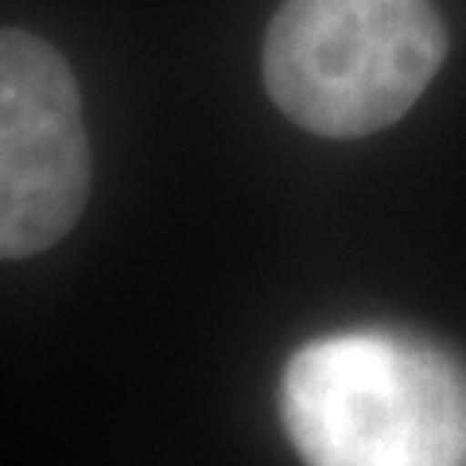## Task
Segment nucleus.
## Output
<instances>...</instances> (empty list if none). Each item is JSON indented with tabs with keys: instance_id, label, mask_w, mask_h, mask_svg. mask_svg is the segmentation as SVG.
<instances>
[{
	"instance_id": "1",
	"label": "nucleus",
	"mask_w": 466,
	"mask_h": 466,
	"mask_svg": "<svg viewBox=\"0 0 466 466\" xmlns=\"http://www.w3.org/2000/svg\"><path fill=\"white\" fill-rule=\"evenodd\" d=\"M280 416L308 466H466V377L404 334L346 330L296 350Z\"/></svg>"
},
{
	"instance_id": "2",
	"label": "nucleus",
	"mask_w": 466,
	"mask_h": 466,
	"mask_svg": "<svg viewBox=\"0 0 466 466\" xmlns=\"http://www.w3.org/2000/svg\"><path fill=\"white\" fill-rule=\"evenodd\" d=\"M443 55L431 0H284L265 35V86L299 128L354 140L397 125Z\"/></svg>"
},
{
	"instance_id": "3",
	"label": "nucleus",
	"mask_w": 466,
	"mask_h": 466,
	"mask_svg": "<svg viewBox=\"0 0 466 466\" xmlns=\"http://www.w3.org/2000/svg\"><path fill=\"white\" fill-rule=\"evenodd\" d=\"M90 191L78 82L51 43L0 32V260L63 241Z\"/></svg>"
}]
</instances>
